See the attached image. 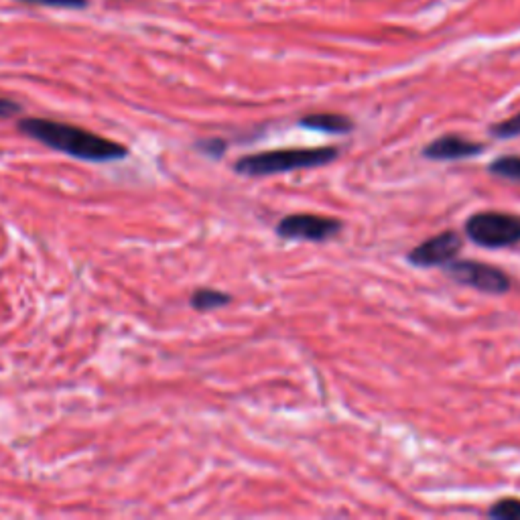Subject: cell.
<instances>
[{
	"mask_svg": "<svg viewBox=\"0 0 520 520\" xmlns=\"http://www.w3.org/2000/svg\"><path fill=\"white\" fill-rule=\"evenodd\" d=\"M486 151V145L470 141L462 135H443L431 143H427L421 155L429 161H462L478 157Z\"/></svg>",
	"mask_w": 520,
	"mask_h": 520,
	"instance_id": "7",
	"label": "cell"
},
{
	"mask_svg": "<svg viewBox=\"0 0 520 520\" xmlns=\"http://www.w3.org/2000/svg\"><path fill=\"white\" fill-rule=\"evenodd\" d=\"M195 149L212 159H222L228 151V143L224 139H204L195 143Z\"/></svg>",
	"mask_w": 520,
	"mask_h": 520,
	"instance_id": "13",
	"label": "cell"
},
{
	"mask_svg": "<svg viewBox=\"0 0 520 520\" xmlns=\"http://www.w3.org/2000/svg\"><path fill=\"white\" fill-rule=\"evenodd\" d=\"M490 135L494 139H502V141H508V139H516L520 137V112L502 120V122H496L490 126Z\"/></svg>",
	"mask_w": 520,
	"mask_h": 520,
	"instance_id": "12",
	"label": "cell"
},
{
	"mask_svg": "<svg viewBox=\"0 0 520 520\" xmlns=\"http://www.w3.org/2000/svg\"><path fill=\"white\" fill-rule=\"evenodd\" d=\"M230 303H232V295L218 291V289H195L191 299H189V305L195 311H202V313L226 307Z\"/></svg>",
	"mask_w": 520,
	"mask_h": 520,
	"instance_id": "9",
	"label": "cell"
},
{
	"mask_svg": "<svg viewBox=\"0 0 520 520\" xmlns=\"http://www.w3.org/2000/svg\"><path fill=\"white\" fill-rule=\"evenodd\" d=\"M299 126L307 130H315V133H325V135H348L354 130V120L336 114V112H319V114H307L299 118Z\"/></svg>",
	"mask_w": 520,
	"mask_h": 520,
	"instance_id": "8",
	"label": "cell"
},
{
	"mask_svg": "<svg viewBox=\"0 0 520 520\" xmlns=\"http://www.w3.org/2000/svg\"><path fill=\"white\" fill-rule=\"evenodd\" d=\"M19 130L29 139H35L53 151L82 161L108 163L128 157V149L124 145L94 135L90 130L68 122H57L47 118H23L19 120Z\"/></svg>",
	"mask_w": 520,
	"mask_h": 520,
	"instance_id": "1",
	"label": "cell"
},
{
	"mask_svg": "<svg viewBox=\"0 0 520 520\" xmlns=\"http://www.w3.org/2000/svg\"><path fill=\"white\" fill-rule=\"evenodd\" d=\"M340 157L338 147L313 149H277L244 155L234 163V171L244 177H267L291 173L297 169H315L334 163Z\"/></svg>",
	"mask_w": 520,
	"mask_h": 520,
	"instance_id": "2",
	"label": "cell"
},
{
	"mask_svg": "<svg viewBox=\"0 0 520 520\" xmlns=\"http://www.w3.org/2000/svg\"><path fill=\"white\" fill-rule=\"evenodd\" d=\"M21 112V106L13 100H7V98H0V118H11L15 114Z\"/></svg>",
	"mask_w": 520,
	"mask_h": 520,
	"instance_id": "15",
	"label": "cell"
},
{
	"mask_svg": "<svg viewBox=\"0 0 520 520\" xmlns=\"http://www.w3.org/2000/svg\"><path fill=\"white\" fill-rule=\"evenodd\" d=\"M488 516L498 518V520H520V500L502 498L488 508Z\"/></svg>",
	"mask_w": 520,
	"mask_h": 520,
	"instance_id": "11",
	"label": "cell"
},
{
	"mask_svg": "<svg viewBox=\"0 0 520 520\" xmlns=\"http://www.w3.org/2000/svg\"><path fill=\"white\" fill-rule=\"evenodd\" d=\"M445 271V275L466 287H472L476 291L488 293V295H504L510 291L512 281L510 277L494 267V265H486L480 263V260H451L445 267H441Z\"/></svg>",
	"mask_w": 520,
	"mask_h": 520,
	"instance_id": "4",
	"label": "cell"
},
{
	"mask_svg": "<svg viewBox=\"0 0 520 520\" xmlns=\"http://www.w3.org/2000/svg\"><path fill=\"white\" fill-rule=\"evenodd\" d=\"M464 232L482 248H510L520 244V216L492 210L476 212L466 220Z\"/></svg>",
	"mask_w": 520,
	"mask_h": 520,
	"instance_id": "3",
	"label": "cell"
},
{
	"mask_svg": "<svg viewBox=\"0 0 520 520\" xmlns=\"http://www.w3.org/2000/svg\"><path fill=\"white\" fill-rule=\"evenodd\" d=\"M25 5H37V7H55V9H84L88 0H19Z\"/></svg>",
	"mask_w": 520,
	"mask_h": 520,
	"instance_id": "14",
	"label": "cell"
},
{
	"mask_svg": "<svg viewBox=\"0 0 520 520\" xmlns=\"http://www.w3.org/2000/svg\"><path fill=\"white\" fill-rule=\"evenodd\" d=\"M464 248V238L455 230H443L421 244H417L413 250H409L407 260L413 267L419 269H431V267H445L451 260L460 256Z\"/></svg>",
	"mask_w": 520,
	"mask_h": 520,
	"instance_id": "6",
	"label": "cell"
},
{
	"mask_svg": "<svg viewBox=\"0 0 520 520\" xmlns=\"http://www.w3.org/2000/svg\"><path fill=\"white\" fill-rule=\"evenodd\" d=\"M344 230V222L330 216L319 214H289L281 218L275 226V232L283 240H301V242H328Z\"/></svg>",
	"mask_w": 520,
	"mask_h": 520,
	"instance_id": "5",
	"label": "cell"
},
{
	"mask_svg": "<svg viewBox=\"0 0 520 520\" xmlns=\"http://www.w3.org/2000/svg\"><path fill=\"white\" fill-rule=\"evenodd\" d=\"M488 173L514 183H520V155H502L488 165Z\"/></svg>",
	"mask_w": 520,
	"mask_h": 520,
	"instance_id": "10",
	"label": "cell"
}]
</instances>
